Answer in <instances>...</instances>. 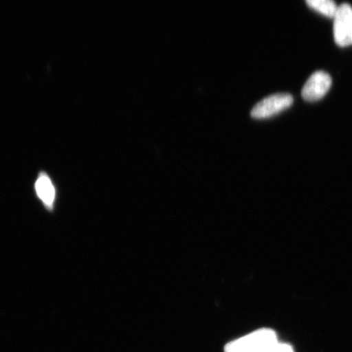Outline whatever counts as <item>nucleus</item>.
<instances>
[{
    "mask_svg": "<svg viewBox=\"0 0 352 352\" xmlns=\"http://www.w3.org/2000/svg\"><path fill=\"white\" fill-rule=\"evenodd\" d=\"M278 343L274 330L261 329L228 343L226 352H274Z\"/></svg>",
    "mask_w": 352,
    "mask_h": 352,
    "instance_id": "nucleus-1",
    "label": "nucleus"
},
{
    "mask_svg": "<svg viewBox=\"0 0 352 352\" xmlns=\"http://www.w3.org/2000/svg\"><path fill=\"white\" fill-rule=\"evenodd\" d=\"M334 41L340 47L352 45V7L342 3L333 17Z\"/></svg>",
    "mask_w": 352,
    "mask_h": 352,
    "instance_id": "nucleus-2",
    "label": "nucleus"
},
{
    "mask_svg": "<svg viewBox=\"0 0 352 352\" xmlns=\"http://www.w3.org/2000/svg\"><path fill=\"white\" fill-rule=\"evenodd\" d=\"M293 96L288 94H277L267 96L254 105L250 116L254 118H267L276 116L292 107Z\"/></svg>",
    "mask_w": 352,
    "mask_h": 352,
    "instance_id": "nucleus-3",
    "label": "nucleus"
},
{
    "mask_svg": "<svg viewBox=\"0 0 352 352\" xmlns=\"http://www.w3.org/2000/svg\"><path fill=\"white\" fill-rule=\"evenodd\" d=\"M332 85V78L324 72H316L308 78L303 86L302 96L308 102H314L323 98Z\"/></svg>",
    "mask_w": 352,
    "mask_h": 352,
    "instance_id": "nucleus-4",
    "label": "nucleus"
},
{
    "mask_svg": "<svg viewBox=\"0 0 352 352\" xmlns=\"http://www.w3.org/2000/svg\"><path fill=\"white\" fill-rule=\"evenodd\" d=\"M35 190L47 209L54 208L56 197L55 188L46 174H41L35 184Z\"/></svg>",
    "mask_w": 352,
    "mask_h": 352,
    "instance_id": "nucleus-5",
    "label": "nucleus"
},
{
    "mask_svg": "<svg viewBox=\"0 0 352 352\" xmlns=\"http://www.w3.org/2000/svg\"><path fill=\"white\" fill-rule=\"evenodd\" d=\"M306 3L314 10L329 19H333L338 10L336 3L331 0H307Z\"/></svg>",
    "mask_w": 352,
    "mask_h": 352,
    "instance_id": "nucleus-6",
    "label": "nucleus"
},
{
    "mask_svg": "<svg viewBox=\"0 0 352 352\" xmlns=\"http://www.w3.org/2000/svg\"><path fill=\"white\" fill-rule=\"evenodd\" d=\"M274 352H294L292 347L283 343H278Z\"/></svg>",
    "mask_w": 352,
    "mask_h": 352,
    "instance_id": "nucleus-7",
    "label": "nucleus"
}]
</instances>
